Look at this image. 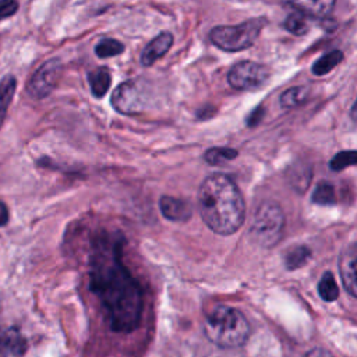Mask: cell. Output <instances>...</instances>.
<instances>
[{"mask_svg":"<svg viewBox=\"0 0 357 357\" xmlns=\"http://www.w3.org/2000/svg\"><path fill=\"white\" fill-rule=\"evenodd\" d=\"M342 60H343V53L340 50H331L322 54L312 64L311 70L315 75H324V74H328L331 70H333Z\"/></svg>","mask_w":357,"mask_h":357,"instance_id":"9a60e30c","label":"cell"},{"mask_svg":"<svg viewBox=\"0 0 357 357\" xmlns=\"http://www.w3.org/2000/svg\"><path fill=\"white\" fill-rule=\"evenodd\" d=\"M162 215L172 222H185L191 218V205L181 198L163 195L159 201Z\"/></svg>","mask_w":357,"mask_h":357,"instance_id":"8fae6325","label":"cell"},{"mask_svg":"<svg viewBox=\"0 0 357 357\" xmlns=\"http://www.w3.org/2000/svg\"><path fill=\"white\" fill-rule=\"evenodd\" d=\"M202 329L211 343L223 349L241 347L251 332L244 314L229 305L215 307L205 318Z\"/></svg>","mask_w":357,"mask_h":357,"instance_id":"3957f363","label":"cell"},{"mask_svg":"<svg viewBox=\"0 0 357 357\" xmlns=\"http://www.w3.org/2000/svg\"><path fill=\"white\" fill-rule=\"evenodd\" d=\"M89 286L114 332H131L141 322L144 297L139 283L120 259V240L98 241L91 258Z\"/></svg>","mask_w":357,"mask_h":357,"instance_id":"6da1fadb","label":"cell"},{"mask_svg":"<svg viewBox=\"0 0 357 357\" xmlns=\"http://www.w3.org/2000/svg\"><path fill=\"white\" fill-rule=\"evenodd\" d=\"M303 357H333V356L329 351L324 350V349L315 347V349H311L307 353H304Z\"/></svg>","mask_w":357,"mask_h":357,"instance_id":"4316f807","label":"cell"},{"mask_svg":"<svg viewBox=\"0 0 357 357\" xmlns=\"http://www.w3.org/2000/svg\"><path fill=\"white\" fill-rule=\"evenodd\" d=\"M318 293L325 301H335L339 296V286L333 278L332 272H325L318 282Z\"/></svg>","mask_w":357,"mask_h":357,"instance_id":"e0dca14e","label":"cell"},{"mask_svg":"<svg viewBox=\"0 0 357 357\" xmlns=\"http://www.w3.org/2000/svg\"><path fill=\"white\" fill-rule=\"evenodd\" d=\"M269 71L265 66L255 61H240L234 64L229 74L227 81L234 89H258L266 84Z\"/></svg>","mask_w":357,"mask_h":357,"instance_id":"8992f818","label":"cell"},{"mask_svg":"<svg viewBox=\"0 0 357 357\" xmlns=\"http://www.w3.org/2000/svg\"><path fill=\"white\" fill-rule=\"evenodd\" d=\"M356 159H357L356 151H342L331 159L329 167L333 172H340L349 166H353L356 163Z\"/></svg>","mask_w":357,"mask_h":357,"instance_id":"603a6c76","label":"cell"},{"mask_svg":"<svg viewBox=\"0 0 357 357\" xmlns=\"http://www.w3.org/2000/svg\"><path fill=\"white\" fill-rule=\"evenodd\" d=\"M8 222V209L6 204L0 201V226H4Z\"/></svg>","mask_w":357,"mask_h":357,"instance_id":"83f0119b","label":"cell"},{"mask_svg":"<svg viewBox=\"0 0 357 357\" xmlns=\"http://www.w3.org/2000/svg\"><path fill=\"white\" fill-rule=\"evenodd\" d=\"M284 28L293 35H304L308 31V22L305 18V14L300 11H294L287 15L284 20Z\"/></svg>","mask_w":357,"mask_h":357,"instance_id":"ffe728a7","label":"cell"},{"mask_svg":"<svg viewBox=\"0 0 357 357\" xmlns=\"http://www.w3.org/2000/svg\"><path fill=\"white\" fill-rule=\"evenodd\" d=\"M356 262H357V250H356V244L351 243L342 251L339 258L340 279L344 284L346 291L350 294V297H357Z\"/></svg>","mask_w":357,"mask_h":357,"instance_id":"9c48e42d","label":"cell"},{"mask_svg":"<svg viewBox=\"0 0 357 357\" xmlns=\"http://www.w3.org/2000/svg\"><path fill=\"white\" fill-rule=\"evenodd\" d=\"M11 333L13 329H3L0 328V354L4 350H10V343H11Z\"/></svg>","mask_w":357,"mask_h":357,"instance_id":"d4e9b609","label":"cell"},{"mask_svg":"<svg viewBox=\"0 0 357 357\" xmlns=\"http://www.w3.org/2000/svg\"><path fill=\"white\" fill-rule=\"evenodd\" d=\"M312 201L319 205H332L335 204V188L331 183H319L312 194Z\"/></svg>","mask_w":357,"mask_h":357,"instance_id":"7402d4cb","label":"cell"},{"mask_svg":"<svg viewBox=\"0 0 357 357\" xmlns=\"http://www.w3.org/2000/svg\"><path fill=\"white\" fill-rule=\"evenodd\" d=\"M15 78L13 75H6L0 82V128L7 114V109L15 92Z\"/></svg>","mask_w":357,"mask_h":357,"instance_id":"5bb4252c","label":"cell"},{"mask_svg":"<svg viewBox=\"0 0 357 357\" xmlns=\"http://www.w3.org/2000/svg\"><path fill=\"white\" fill-rule=\"evenodd\" d=\"M18 10L17 0H0V21L11 17Z\"/></svg>","mask_w":357,"mask_h":357,"instance_id":"cb8c5ba5","label":"cell"},{"mask_svg":"<svg viewBox=\"0 0 357 357\" xmlns=\"http://www.w3.org/2000/svg\"><path fill=\"white\" fill-rule=\"evenodd\" d=\"M265 25L266 20L262 17L247 20L238 25H219L211 31L209 39L225 52H240L257 40Z\"/></svg>","mask_w":357,"mask_h":357,"instance_id":"277c9868","label":"cell"},{"mask_svg":"<svg viewBox=\"0 0 357 357\" xmlns=\"http://www.w3.org/2000/svg\"><path fill=\"white\" fill-rule=\"evenodd\" d=\"M198 206L205 225L220 236L233 234L245 219L243 194L223 173H213L204 178L198 190Z\"/></svg>","mask_w":357,"mask_h":357,"instance_id":"7a4b0ae2","label":"cell"},{"mask_svg":"<svg viewBox=\"0 0 357 357\" xmlns=\"http://www.w3.org/2000/svg\"><path fill=\"white\" fill-rule=\"evenodd\" d=\"M311 257V251L308 247L304 245H296L290 250H287L284 255V264L289 269H297L303 266Z\"/></svg>","mask_w":357,"mask_h":357,"instance_id":"ac0fdd59","label":"cell"},{"mask_svg":"<svg viewBox=\"0 0 357 357\" xmlns=\"http://www.w3.org/2000/svg\"><path fill=\"white\" fill-rule=\"evenodd\" d=\"M308 98V89L305 86H293L282 92L279 102L283 109H293L300 106Z\"/></svg>","mask_w":357,"mask_h":357,"instance_id":"2e32d148","label":"cell"},{"mask_svg":"<svg viewBox=\"0 0 357 357\" xmlns=\"http://www.w3.org/2000/svg\"><path fill=\"white\" fill-rule=\"evenodd\" d=\"M284 230V213L279 204L264 201L257 208L251 226V238L262 247H273Z\"/></svg>","mask_w":357,"mask_h":357,"instance_id":"5b68a950","label":"cell"},{"mask_svg":"<svg viewBox=\"0 0 357 357\" xmlns=\"http://www.w3.org/2000/svg\"><path fill=\"white\" fill-rule=\"evenodd\" d=\"M124 50V45L117 40V39H112V38H103L100 39L96 46H95V53L98 57L106 59V57H113L120 54Z\"/></svg>","mask_w":357,"mask_h":357,"instance_id":"d6986e66","label":"cell"},{"mask_svg":"<svg viewBox=\"0 0 357 357\" xmlns=\"http://www.w3.org/2000/svg\"><path fill=\"white\" fill-rule=\"evenodd\" d=\"M110 103L121 114H138L145 109V93L137 82L127 81L114 89Z\"/></svg>","mask_w":357,"mask_h":357,"instance_id":"ba28073f","label":"cell"},{"mask_svg":"<svg viewBox=\"0 0 357 357\" xmlns=\"http://www.w3.org/2000/svg\"><path fill=\"white\" fill-rule=\"evenodd\" d=\"M290 6L305 15L325 17L335 6L336 0H286Z\"/></svg>","mask_w":357,"mask_h":357,"instance_id":"7c38bea8","label":"cell"},{"mask_svg":"<svg viewBox=\"0 0 357 357\" xmlns=\"http://www.w3.org/2000/svg\"><path fill=\"white\" fill-rule=\"evenodd\" d=\"M63 66L59 59H50L45 61L31 77L26 89L32 98L42 99L47 96L59 84Z\"/></svg>","mask_w":357,"mask_h":357,"instance_id":"52a82bcc","label":"cell"},{"mask_svg":"<svg viewBox=\"0 0 357 357\" xmlns=\"http://www.w3.org/2000/svg\"><path fill=\"white\" fill-rule=\"evenodd\" d=\"M237 156V151L233 148H211L205 152L204 159L209 165H220L227 160H233Z\"/></svg>","mask_w":357,"mask_h":357,"instance_id":"44dd1931","label":"cell"},{"mask_svg":"<svg viewBox=\"0 0 357 357\" xmlns=\"http://www.w3.org/2000/svg\"><path fill=\"white\" fill-rule=\"evenodd\" d=\"M88 82L91 86V92L95 98H102L110 88L112 77L107 67H98L88 74Z\"/></svg>","mask_w":357,"mask_h":357,"instance_id":"4fadbf2b","label":"cell"},{"mask_svg":"<svg viewBox=\"0 0 357 357\" xmlns=\"http://www.w3.org/2000/svg\"><path fill=\"white\" fill-rule=\"evenodd\" d=\"M173 45V35L170 32H162L153 38L141 53V64L145 67L152 66L156 60L163 57Z\"/></svg>","mask_w":357,"mask_h":357,"instance_id":"30bf717a","label":"cell"},{"mask_svg":"<svg viewBox=\"0 0 357 357\" xmlns=\"http://www.w3.org/2000/svg\"><path fill=\"white\" fill-rule=\"evenodd\" d=\"M262 116H264V109L259 106V107H257L255 110H252V113L247 117V124H248V126H255V124H258L259 120L262 119Z\"/></svg>","mask_w":357,"mask_h":357,"instance_id":"484cf974","label":"cell"}]
</instances>
